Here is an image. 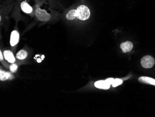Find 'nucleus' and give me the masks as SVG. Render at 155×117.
I'll return each mask as SVG.
<instances>
[{"instance_id": "nucleus-9", "label": "nucleus", "mask_w": 155, "mask_h": 117, "mask_svg": "<svg viewBox=\"0 0 155 117\" xmlns=\"http://www.w3.org/2000/svg\"><path fill=\"white\" fill-rule=\"evenodd\" d=\"M139 81L143 83L155 85V79L147 77H141L138 79Z\"/></svg>"}, {"instance_id": "nucleus-8", "label": "nucleus", "mask_w": 155, "mask_h": 117, "mask_svg": "<svg viewBox=\"0 0 155 117\" xmlns=\"http://www.w3.org/2000/svg\"><path fill=\"white\" fill-rule=\"evenodd\" d=\"M21 8L22 11L27 14H30L33 11V8L29 4H28L26 2H22L21 3Z\"/></svg>"}, {"instance_id": "nucleus-18", "label": "nucleus", "mask_w": 155, "mask_h": 117, "mask_svg": "<svg viewBox=\"0 0 155 117\" xmlns=\"http://www.w3.org/2000/svg\"><path fill=\"white\" fill-rule=\"evenodd\" d=\"M44 57H44V56H42V57H41V59H42V60H43V59H44Z\"/></svg>"}, {"instance_id": "nucleus-12", "label": "nucleus", "mask_w": 155, "mask_h": 117, "mask_svg": "<svg viewBox=\"0 0 155 117\" xmlns=\"http://www.w3.org/2000/svg\"><path fill=\"white\" fill-rule=\"evenodd\" d=\"M66 19L68 20H73L76 18V9H72L70 10L66 15Z\"/></svg>"}, {"instance_id": "nucleus-11", "label": "nucleus", "mask_w": 155, "mask_h": 117, "mask_svg": "<svg viewBox=\"0 0 155 117\" xmlns=\"http://www.w3.org/2000/svg\"><path fill=\"white\" fill-rule=\"evenodd\" d=\"M28 53L27 51L24 50H21L18 51L16 54V57L19 60H23L27 58L28 57Z\"/></svg>"}, {"instance_id": "nucleus-5", "label": "nucleus", "mask_w": 155, "mask_h": 117, "mask_svg": "<svg viewBox=\"0 0 155 117\" xmlns=\"http://www.w3.org/2000/svg\"><path fill=\"white\" fill-rule=\"evenodd\" d=\"M95 86L98 89L108 90L110 87V84L106 80H100L95 83Z\"/></svg>"}, {"instance_id": "nucleus-14", "label": "nucleus", "mask_w": 155, "mask_h": 117, "mask_svg": "<svg viewBox=\"0 0 155 117\" xmlns=\"http://www.w3.org/2000/svg\"><path fill=\"white\" fill-rule=\"evenodd\" d=\"M17 69H18V66L15 64H12L10 66V70L12 72H16L17 71Z\"/></svg>"}, {"instance_id": "nucleus-10", "label": "nucleus", "mask_w": 155, "mask_h": 117, "mask_svg": "<svg viewBox=\"0 0 155 117\" xmlns=\"http://www.w3.org/2000/svg\"><path fill=\"white\" fill-rule=\"evenodd\" d=\"M13 77V75L10 72H6V71L1 70V71H0V80L1 81H5L7 79H11Z\"/></svg>"}, {"instance_id": "nucleus-2", "label": "nucleus", "mask_w": 155, "mask_h": 117, "mask_svg": "<svg viewBox=\"0 0 155 117\" xmlns=\"http://www.w3.org/2000/svg\"><path fill=\"white\" fill-rule=\"evenodd\" d=\"M35 13L37 19L41 22L48 21L51 18V15L47 13L46 10L41 9L40 8L36 9Z\"/></svg>"}, {"instance_id": "nucleus-15", "label": "nucleus", "mask_w": 155, "mask_h": 117, "mask_svg": "<svg viewBox=\"0 0 155 117\" xmlns=\"http://www.w3.org/2000/svg\"><path fill=\"white\" fill-rule=\"evenodd\" d=\"M114 78H108V79H107L106 81H107V82L109 84H114Z\"/></svg>"}, {"instance_id": "nucleus-13", "label": "nucleus", "mask_w": 155, "mask_h": 117, "mask_svg": "<svg viewBox=\"0 0 155 117\" xmlns=\"http://www.w3.org/2000/svg\"><path fill=\"white\" fill-rule=\"evenodd\" d=\"M123 83V81L121 79H115L114 80V84H112V86L114 87H117L118 85H120Z\"/></svg>"}, {"instance_id": "nucleus-16", "label": "nucleus", "mask_w": 155, "mask_h": 117, "mask_svg": "<svg viewBox=\"0 0 155 117\" xmlns=\"http://www.w3.org/2000/svg\"><path fill=\"white\" fill-rule=\"evenodd\" d=\"M3 60V56L2 55V51H0V60L1 61H2Z\"/></svg>"}, {"instance_id": "nucleus-6", "label": "nucleus", "mask_w": 155, "mask_h": 117, "mask_svg": "<svg viewBox=\"0 0 155 117\" xmlns=\"http://www.w3.org/2000/svg\"><path fill=\"white\" fill-rule=\"evenodd\" d=\"M133 47V43L129 41L122 43L120 44V48L123 53L130 52L132 50Z\"/></svg>"}, {"instance_id": "nucleus-4", "label": "nucleus", "mask_w": 155, "mask_h": 117, "mask_svg": "<svg viewBox=\"0 0 155 117\" xmlns=\"http://www.w3.org/2000/svg\"><path fill=\"white\" fill-rule=\"evenodd\" d=\"M20 35L17 30H13L10 35V44L11 46H15L19 43Z\"/></svg>"}, {"instance_id": "nucleus-17", "label": "nucleus", "mask_w": 155, "mask_h": 117, "mask_svg": "<svg viewBox=\"0 0 155 117\" xmlns=\"http://www.w3.org/2000/svg\"><path fill=\"white\" fill-rule=\"evenodd\" d=\"M42 59H40V58H38L37 59V62L39 63H40L41 62Z\"/></svg>"}, {"instance_id": "nucleus-3", "label": "nucleus", "mask_w": 155, "mask_h": 117, "mask_svg": "<svg viewBox=\"0 0 155 117\" xmlns=\"http://www.w3.org/2000/svg\"><path fill=\"white\" fill-rule=\"evenodd\" d=\"M155 61L154 58L150 56H145L143 57L141 60V64L143 68H152L155 64Z\"/></svg>"}, {"instance_id": "nucleus-7", "label": "nucleus", "mask_w": 155, "mask_h": 117, "mask_svg": "<svg viewBox=\"0 0 155 117\" xmlns=\"http://www.w3.org/2000/svg\"><path fill=\"white\" fill-rule=\"evenodd\" d=\"M4 57L9 63L13 64L15 62V58L12 51L9 50H6L3 52Z\"/></svg>"}, {"instance_id": "nucleus-1", "label": "nucleus", "mask_w": 155, "mask_h": 117, "mask_svg": "<svg viewBox=\"0 0 155 117\" xmlns=\"http://www.w3.org/2000/svg\"><path fill=\"white\" fill-rule=\"evenodd\" d=\"M76 15L78 19L85 21L88 19L90 16V10L86 5H81L76 9Z\"/></svg>"}]
</instances>
